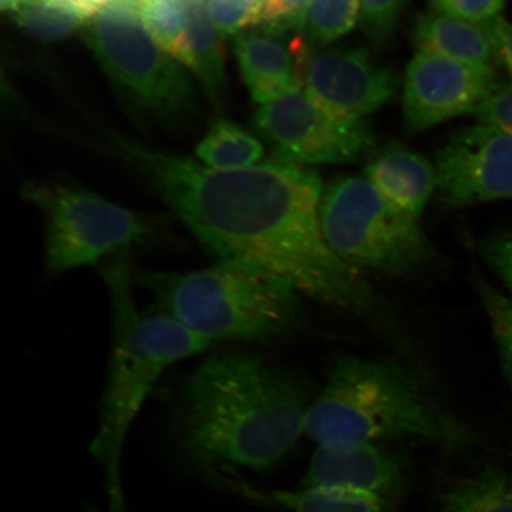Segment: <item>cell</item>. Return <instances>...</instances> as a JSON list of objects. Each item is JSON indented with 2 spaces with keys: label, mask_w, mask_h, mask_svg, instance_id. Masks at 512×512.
Instances as JSON below:
<instances>
[{
  "label": "cell",
  "mask_w": 512,
  "mask_h": 512,
  "mask_svg": "<svg viewBox=\"0 0 512 512\" xmlns=\"http://www.w3.org/2000/svg\"><path fill=\"white\" fill-rule=\"evenodd\" d=\"M83 37L134 112L175 126L197 117L187 68L147 28L142 0H108L88 19Z\"/></svg>",
  "instance_id": "cell-6"
},
{
  "label": "cell",
  "mask_w": 512,
  "mask_h": 512,
  "mask_svg": "<svg viewBox=\"0 0 512 512\" xmlns=\"http://www.w3.org/2000/svg\"><path fill=\"white\" fill-rule=\"evenodd\" d=\"M405 484L402 459L377 443L319 445L302 482L304 489L335 486L386 498Z\"/></svg>",
  "instance_id": "cell-13"
},
{
  "label": "cell",
  "mask_w": 512,
  "mask_h": 512,
  "mask_svg": "<svg viewBox=\"0 0 512 512\" xmlns=\"http://www.w3.org/2000/svg\"><path fill=\"white\" fill-rule=\"evenodd\" d=\"M312 0H265L262 25L271 34L284 37L303 31Z\"/></svg>",
  "instance_id": "cell-27"
},
{
  "label": "cell",
  "mask_w": 512,
  "mask_h": 512,
  "mask_svg": "<svg viewBox=\"0 0 512 512\" xmlns=\"http://www.w3.org/2000/svg\"><path fill=\"white\" fill-rule=\"evenodd\" d=\"M88 512H98V511H88Z\"/></svg>",
  "instance_id": "cell-32"
},
{
  "label": "cell",
  "mask_w": 512,
  "mask_h": 512,
  "mask_svg": "<svg viewBox=\"0 0 512 512\" xmlns=\"http://www.w3.org/2000/svg\"><path fill=\"white\" fill-rule=\"evenodd\" d=\"M110 150L138 172L217 260L277 275L299 294L392 325L363 274L337 256L320 224L324 187L309 166L274 156L236 170L151 149L107 131Z\"/></svg>",
  "instance_id": "cell-1"
},
{
  "label": "cell",
  "mask_w": 512,
  "mask_h": 512,
  "mask_svg": "<svg viewBox=\"0 0 512 512\" xmlns=\"http://www.w3.org/2000/svg\"><path fill=\"white\" fill-rule=\"evenodd\" d=\"M476 286L490 320L503 375L512 387V300L482 277H476Z\"/></svg>",
  "instance_id": "cell-24"
},
{
  "label": "cell",
  "mask_w": 512,
  "mask_h": 512,
  "mask_svg": "<svg viewBox=\"0 0 512 512\" xmlns=\"http://www.w3.org/2000/svg\"><path fill=\"white\" fill-rule=\"evenodd\" d=\"M304 383L258 355L227 352L185 377L177 407L179 441L213 475L224 467L265 471L305 432Z\"/></svg>",
  "instance_id": "cell-2"
},
{
  "label": "cell",
  "mask_w": 512,
  "mask_h": 512,
  "mask_svg": "<svg viewBox=\"0 0 512 512\" xmlns=\"http://www.w3.org/2000/svg\"><path fill=\"white\" fill-rule=\"evenodd\" d=\"M311 51L305 38L286 46L283 37L264 29L243 32L235 41L242 79L259 106L303 89L304 67Z\"/></svg>",
  "instance_id": "cell-14"
},
{
  "label": "cell",
  "mask_w": 512,
  "mask_h": 512,
  "mask_svg": "<svg viewBox=\"0 0 512 512\" xmlns=\"http://www.w3.org/2000/svg\"><path fill=\"white\" fill-rule=\"evenodd\" d=\"M264 146L242 127L226 119L211 124L196 147L198 162L209 168L236 170L260 163Z\"/></svg>",
  "instance_id": "cell-20"
},
{
  "label": "cell",
  "mask_w": 512,
  "mask_h": 512,
  "mask_svg": "<svg viewBox=\"0 0 512 512\" xmlns=\"http://www.w3.org/2000/svg\"><path fill=\"white\" fill-rule=\"evenodd\" d=\"M361 12V0H312L304 38L313 48L329 46L355 28Z\"/></svg>",
  "instance_id": "cell-22"
},
{
  "label": "cell",
  "mask_w": 512,
  "mask_h": 512,
  "mask_svg": "<svg viewBox=\"0 0 512 512\" xmlns=\"http://www.w3.org/2000/svg\"><path fill=\"white\" fill-rule=\"evenodd\" d=\"M433 12L482 24L501 16L507 0H428Z\"/></svg>",
  "instance_id": "cell-29"
},
{
  "label": "cell",
  "mask_w": 512,
  "mask_h": 512,
  "mask_svg": "<svg viewBox=\"0 0 512 512\" xmlns=\"http://www.w3.org/2000/svg\"><path fill=\"white\" fill-rule=\"evenodd\" d=\"M25 200L46 221V270L60 275L98 265L160 239L153 217L118 206L95 192L62 184L28 183Z\"/></svg>",
  "instance_id": "cell-8"
},
{
  "label": "cell",
  "mask_w": 512,
  "mask_h": 512,
  "mask_svg": "<svg viewBox=\"0 0 512 512\" xmlns=\"http://www.w3.org/2000/svg\"><path fill=\"white\" fill-rule=\"evenodd\" d=\"M253 123L273 145L274 156L305 166L354 163L375 146L367 121L338 120L303 89L259 106Z\"/></svg>",
  "instance_id": "cell-9"
},
{
  "label": "cell",
  "mask_w": 512,
  "mask_h": 512,
  "mask_svg": "<svg viewBox=\"0 0 512 512\" xmlns=\"http://www.w3.org/2000/svg\"><path fill=\"white\" fill-rule=\"evenodd\" d=\"M204 5L206 0H142V14L153 36L174 55Z\"/></svg>",
  "instance_id": "cell-23"
},
{
  "label": "cell",
  "mask_w": 512,
  "mask_h": 512,
  "mask_svg": "<svg viewBox=\"0 0 512 512\" xmlns=\"http://www.w3.org/2000/svg\"><path fill=\"white\" fill-rule=\"evenodd\" d=\"M364 177L396 208L419 220L437 190L435 166L408 147L389 145L369 160Z\"/></svg>",
  "instance_id": "cell-15"
},
{
  "label": "cell",
  "mask_w": 512,
  "mask_h": 512,
  "mask_svg": "<svg viewBox=\"0 0 512 512\" xmlns=\"http://www.w3.org/2000/svg\"><path fill=\"white\" fill-rule=\"evenodd\" d=\"M265 0H206L211 23L222 38L241 35L262 22Z\"/></svg>",
  "instance_id": "cell-25"
},
{
  "label": "cell",
  "mask_w": 512,
  "mask_h": 512,
  "mask_svg": "<svg viewBox=\"0 0 512 512\" xmlns=\"http://www.w3.org/2000/svg\"><path fill=\"white\" fill-rule=\"evenodd\" d=\"M10 12L19 27L42 41L72 35L94 14L82 0H21Z\"/></svg>",
  "instance_id": "cell-19"
},
{
  "label": "cell",
  "mask_w": 512,
  "mask_h": 512,
  "mask_svg": "<svg viewBox=\"0 0 512 512\" xmlns=\"http://www.w3.org/2000/svg\"><path fill=\"white\" fill-rule=\"evenodd\" d=\"M305 433L319 445L418 437L446 448L473 435L441 407L420 377L398 361L344 357L311 403Z\"/></svg>",
  "instance_id": "cell-4"
},
{
  "label": "cell",
  "mask_w": 512,
  "mask_h": 512,
  "mask_svg": "<svg viewBox=\"0 0 512 512\" xmlns=\"http://www.w3.org/2000/svg\"><path fill=\"white\" fill-rule=\"evenodd\" d=\"M472 114L479 124L512 137V82L499 83Z\"/></svg>",
  "instance_id": "cell-28"
},
{
  "label": "cell",
  "mask_w": 512,
  "mask_h": 512,
  "mask_svg": "<svg viewBox=\"0 0 512 512\" xmlns=\"http://www.w3.org/2000/svg\"><path fill=\"white\" fill-rule=\"evenodd\" d=\"M223 38L211 23L206 5L191 23L174 56L200 81L216 111L223 107L227 95Z\"/></svg>",
  "instance_id": "cell-17"
},
{
  "label": "cell",
  "mask_w": 512,
  "mask_h": 512,
  "mask_svg": "<svg viewBox=\"0 0 512 512\" xmlns=\"http://www.w3.org/2000/svg\"><path fill=\"white\" fill-rule=\"evenodd\" d=\"M320 224L332 251L361 273L401 277L435 256L418 220L393 206L366 177H338L324 189Z\"/></svg>",
  "instance_id": "cell-7"
},
{
  "label": "cell",
  "mask_w": 512,
  "mask_h": 512,
  "mask_svg": "<svg viewBox=\"0 0 512 512\" xmlns=\"http://www.w3.org/2000/svg\"><path fill=\"white\" fill-rule=\"evenodd\" d=\"M272 499L293 512H395L386 497L335 486L294 492L275 491Z\"/></svg>",
  "instance_id": "cell-21"
},
{
  "label": "cell",
  "mask_w": 512,
  "mask_h": 512,
  "mask_svg": "<svg viewBox=\"0 0 512 512\" xmlns=\"http://www.w3.org/2000/svg\"><path fill=\"white\" fill-rule=\"evenodd\" d=\"M437 190L462 208L512 198V137L477 124L454 132L435 155Z\"/></svg>",
  "instance_id": "cell-10"
},
{
  "label": "cell",
  "mask_w": 512,
  "mask_h": 512,
  "mask_svg": "<svg viewBox=\"0 0 512 512\" xmlns=\"http://www.w3.org/2000/svg\"><path fill=\"white\" fill-rule=\"evenodd\" d=\"M480 251L488 265L507 287L512 300V229L485 238Z\"/></svg>",
  "instance_id": "cell-30"
},
{
  "label": "cell",
  "mask_w": 512,
  "mask_h": 512,
  "mask_svg": "<svg viewBox=\"0 0 512 512\" xmlns=\"http://www.w3.org/2000/svg\"><path fill=\"white\" fill-rule=\"evenodd\" d=\"M498 85L495 68L418 51L403 82V117L409 130H428L459 115L472 114Z\"/></svg>",
  "instance_id": "cell-12"
},
{
  "label": "cell",
  "mask_w": 512,
  "mask_h": 512,
  "mask_svg": "<svg viewBox=\"0 0 512 512\" xmlns=\"http://www.w3.org/2000/svg\"><path fill=\"white\" fill-rule=\"evenodd\" d=\"M407 0H361V23L364 32L377 46L393 37Z\"/></svg>",
  "instance_id": "cell-26"
},
{
  "label": "cell",
  "mask_w": 512,
  "mask_h": 512,
  "mask_svg": "<svg viewBox=\"0 0 512 512\" xmlns=\"http://www.w3.org/2000/svg\"><path fill=\"white\" fill-rule=\"evenodd\" d=\"M413 42L418 51L475 66L495 68L497 61L482 25L433 11L415 19Z\"/></svg>",
  "instance_id": "cell-16"
},
{
  "label": "cell",
  "mask_w": 512,
  "mask_h": 512,
  "mask_svg": "<svg viewBox=\"0 0 512 512\" xmlns=\"http://www.w3.org/2000/svg\"><path fill=\"white\" fill-rule=\"evenodd\" d=\"M138 283L156 311L216 341L266 342L288 334L300 318L299 293L286 280L233 260L194 272L147 271Z\"/></svg>",
  "instance_id": "cell-5"
},
{
  "label": "cell",
  "mask_w": 512,
  "mask_h": 512,
  "mask_svg": "<svg viewBox=\"0 0 512 512\" xmlns=\"http://www.w3.org/2000/svg\"><path fill=\"white\" fill-rule=\"evenodd\" d=\"M100 272L110 294L112 347L91 451L105 472L111 512H126L120 465L128 431L164 371L214 343L162 312H139L130 252L115 255Z\"/></svg>",
  "instance_id": "cell-3"
},
{
  "label": "cell",
  "mask_w": 512,
  "mask_h": 512,
  "mask_svg": "<svg viewBox=\"0 0 512 512\" xmlns=\"http://www.w3.org/2000/svg\"><path fill=\"white\" fill-rule=\"evenodd\" d=\"M392 69L377 63L366 49H313L303 73V91L332 117L364 123L398 91Z\"/></svg>",
  "instance_id": "cell-11"
},
{
  "label": "cell",
  "mask_w": 512,
  "mask_h": 512,
  "mask_svg": "<svg viewBox=\"0 0 512 512\" xmlns=\"http://www.w3.org/2000/svg\"><path fill=\"white\" fill-rule=\"evenodd\" d=\"M480 25L490 38L497 61L503 64L512 78V23L507 18L498 16Z\"/></svg>",
  "instance_id": "cell-31"
},
{
  "label": "cell",
  "mask_w": 512,
  "mask_h": 512,
  "mask_svg": "<svg viewBox=\"0 0 512 512\" xmlns=\"http://www.w3.org/2000/svg\"><path fill=\"white\" fill-rule=\"evenodd\" d=\"M440 512H512V478L501 467L486 466L448 488Z\"/></svg>",
  "instance_id": "cell-18"
}]
</instances>
